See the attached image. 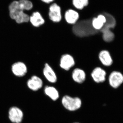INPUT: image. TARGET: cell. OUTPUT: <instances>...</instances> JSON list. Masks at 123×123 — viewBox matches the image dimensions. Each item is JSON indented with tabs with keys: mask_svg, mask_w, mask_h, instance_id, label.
Instances as JSON below:
<instances>
[{
	"mask_svg": "<svg viewBox=\"0 0 123 123\" xmlns=\"http://www.w3.org/2000/svg\"><path fill=\"white\" fill-rule=\"evenodd\" d=\"M91 20V18H87L79 20L73 26V33L79 37H86L96 35L98 31L93 28Z\"/></svg>",
	"mask_w": 123,
	"mask_h": 123,
	"instance_id": "1",
	"label": "cell"
},
{
	"mask_svg": "<svg viewBox=\"0 0 123 123\" xmlns=\"http://www.w3.org/2000/svg\"><path fill=\"white\" fill-rule=\"evenodd\" d=\"M9 15L12 20L18 24L29 22L30 15L26 13L18 0H14L8 6Z\"/></svg>",
	"mask_w": 123,
	"mask_h": 123,
	"instance_id": "2",
	"label": "cell"
},
{
	"mask_svg": "<svg viewBox=\"0 0 123 123\" xmlns=\"http://www.w3.org/2000/svg\"><path fill=\"white\" fill-rule=\"evenodd\" d=\"M62 103L66 110L70 111H75L81 107L82 101L78 97H72L65 95L62 99Z\"/></svg>",
	"mask_w": 123,
	"mask_h": 123,
	"instance_id": "3",
	"label": "cell"
},
{
	"mask_svg": "<svg viewBox=\"0 0 123 123\" xmlns=\"http://www.w3.org/2000/svg\"><path fill=\"white\" fill-rule=\"evenodd\" d=\"M49 18L52 22L58 23L62 19V13L61 8L55 2H53L49 5L48 13Z\"/></svg>",
	"mask_w": 123,
	"mask_h": 123,
	"instance_id": "4",
	"label": "cell"
},
{
	"mask_svg": "<svg viewBox=\"0 0 123 123\" xmlns=\"http://www.w3.org/2000/svg\"><path fill=\"white\" fill-rule=\"evenodd\" d=\"M23 112L19 108L16 106L11 107L9 110V118L12 123H21L23 118Z\"/></svg>",
	"mask_w": 123,
	"mask_h": 123,
	"instance_id": "5",
	"label": "cell"
},
{
	"mask_svg": "<svg viewBox=\"0 0 123 123\" xmlns=\"http://www.w3.org/2000/svg\"><path fill=\"white\" fill-rule=\"evenodd\" d=\"M11 70L13 74L16 77H23L26 75L28 68L25 64L22 62L18 61L12 65Z\"/></svg>",
	"mask_w": 123,
	"mask_h": 123,
	"instance_id": "6",
	"label": "cell"
},
{
	"mask_svg": "<svg viewBox=\"0 0 123 123\" xmlns=\"http://www.w3.org/2000/svg\"><path fill=\"white\" fill-rule=\"evenodd\" d=\"M65 20L68 24L74 25L79 21L80 14L78 11L74 9L67 10L64 14Z\"/></svg>",
	"mask_w": 123,
	"mask_h": 123,
	"instance_id": "7",
	"label": "cell"
},
{
	"mask_svg": "<svg viewBox=\"0 0 123 123\" xmlns=\"http://www.w3.org/2000/svg\"><path fill=\"white\" fill-rule=\"evenodd\" d=\"M74 58L71 55L65 54L62 56L60 60V66L64 70L68 71L75 65Z\"/></svg>",
	"mask_w": 123,
	"mask_h": 123,
	"instance_id": "8",
	"label": "cell"
},
{
	"mask_svg": "<svg viewBox=\"0 0 123 123\" xmlns=\"http://www.w3.org/2000/svg\"><path fill=\"white\" fill-rule=\"evenodd\" d=\"M108 80L110 85L112 88H118L123 83V75L120 72L114 71L110 74Z\"/></svg>",
	"mask_w": 123,
	"mask_h": 123,
	"instance_id": "9",
	"label": "cell"
},
{
	"mask_svg": "<svg viewBox=\"0 0 123 123\" xmlns=\"http://www.w3.org/2000/svg\"><path fill=\"white\" fill-rule=\"evenodd\" d=\"M27 85L31 90L36 91L42 88L43 85V82L39 77L34 75L28 80Z\"/></svg>",
	"mask_w": 123,
	"mask_h": 123,
	"instance_id": "10",
	"label": "cell"
},
{
	"mask_svg": "<svg viewBox=\"0 0 123 123\" xmlns=\"http://www.w3.org/2000/svg\"><path fill=\"white\" fill-rule=\"evenodd\" d=\"M43 74L46 79L49 82L55 83L57 81V77L55 71L50 65L48 63H46L44 65L43 69Z\"/></svg>",
	"mask_w": 123,
	"mask_h": 123,
	"instance_id": "11",
	"label": "cell"
},
{
	"mask_svg": "<svg viewBox=\"0 0 123 123\" xmlns=\"http://www.w3.org/2000/svg\"><path fill=\"white\" fill-rule=\"evenodd\" d=\"M29 22L33 26L39 27L44 24L45 21L42 14L39 11H36L30 16Z\"/></svg>",
	"mask_w": 123,
	"mask_h": 123,
	"instance_id": "12",
	"label": "cell"
},
{
	"mask_svg": "<svg viewBox=\"0 0 123 123\" xmlns=\"http://www.w3.org/2000/svg\"><path fill=\"white\" fill-rule=\"evenodd\" d=\"M106 72L100 67L95 68L91 73V77L96 83H102L106 80Z\"/></svg>",
	"mask_w": 123,
	"mask_h": 123,
	"instance_id": "13",
	"label": "cell"
},
{
	"mask_svg": "<svg viewBox=\"0 0 123 123\" xmlns=\"http://www.w3.org/2000/svg\"><path fill=\"white\" fill-rule=\"evenodd\" d=\"M106 22V18L103 14H99L92 18L91 23L93 28L98 31L103 27Z\"/></svg>",
	"mask_w": 123,
	"mask_h": 123,
	"instance_id": "14",
	"label": "cell"
},
{
	"mask_svg": "<svg viewBox=\"0 0 123 123\" xmlns=\"http://www.w3.org/2000/svg\"><path fill=\"white\" fill-rule=\"evenodd\" d=\"M72 77L75 82L78 84H82L86 79V73L81 69L76 68L73 71Z\"/></svg>",
	"mask_w": 123,
	"mask_h": 123,
	"instance_id": "15",
	"label": "cell"
},
{
	"mask_svg": "<svg viewBox=\"0 0 123 123\" xmlns=\"http://www.w3.org/2000/svg\"><path fill=\"white\" fill-rule=\"evenodd\" d=\"M98 57L101 63L105 66H111L113 60L109 51L106 50L101 51L98 55Z\"/></svg>",
	"mask_w": 123,
	"mask_h": 123,
	"instance_id": "16",
	"label": "cell"
},
{
	"mask_svg": "<svg viewBox=\"0 0 123 123\" xmlns=\"http://www.w3.org/2000/svg\"><path fill=\"white\" fill-rule=\"evenodd\" d=\"M44 92L52 100L56 101L59 98L58 90L55 87L51 86H47L44 89Z\"/></svg>",
	"mask_w": 123,
	"mask_h": 123,
	"instance_id": "17",
	"label": "cell"
},
{
	"mask_svg": "<svg viewBox=\"0 0 123 123\" xmlns=\"http://www.w3.org/2000/svg\"><path fill=\"white\" fill-rule=\"evenodd\" d=\"M99 31L102 33L103 39L105 42L110 43L114 39V34L111 31V29L103 27Z\"/></svg>",
	"mask_w": 123,
	"mask_h": 123,
	"instance_id": "18",
	"label": "cell"
},
{
	"mask_svg": "<svg viewBox=\"0 0 123 123\" xmlns=\"http://www.w3.org/2000/svg\"><path fill=\"white\" fill-rule=\"evenodd\" d=\"M102 14L106 18V22L103 27L110 29L114 28L116 24V21L114 17L111 14L106 12H103Z\"/></svg>",
	"mask_w": 123,
	"mask_h": 123,
	"instance_id": "19",
	"label": "cell"
},
{
	"mask_svg": "<svg viewBox=\"0 0 123 123\" xmlns=\"http://www.w3.org/2000/svg\"><path fill=\"white\" fill-rule=\"evenodd\" d=\"M89 3V0H72V4L74 8L77 11L82 10L88 6Z\"/></svg>",
	"mask_w": 123,
	"mask_h": 123,
	"instance_id": "20",
	"label": "cell"
},
{
	"mask_svg": "<svg viewBox=\"0 0 123 123\" xmlns=\"http://www.w3.org/2000/svg\"><path fill=\"white\" fill-rule=\"evenodd\" d=\"M41 2L47 5L51 4L55 1V0H40Z\"/></svg>",
	"mask_w": 123,
	"mask_h": 123,
	"instance_id": "21",
	"label": "cell"
},
{
	"mask_svg": "<svg viewBox=\"0 0 123 123\" xmlns=\"http://www.w3.org/2000/svg\"></svg>",
	"mask_w": 123,
	"mask_h": 123,
	"instance_id": "22",
	"label": "cell"
}]
</instances>
